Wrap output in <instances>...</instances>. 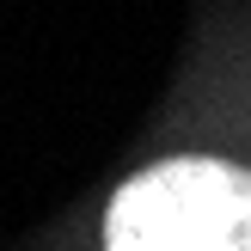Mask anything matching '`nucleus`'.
Wrapping results in <instances>:
<instances>
[{"label":"nucleus","instance_id":"obj_1","mask_svg":"<svg viewBox=\"0 0 251 251\" xmlns=\"http://www.w3.org/2000/svg\"><path fill=\"white\" fill-rule=\"evenodd\" d=\"M104 251H251V172L227 159H159L104 215Z\"/></svg>","mask_w":251,"mask_h":251}]
</instances>
